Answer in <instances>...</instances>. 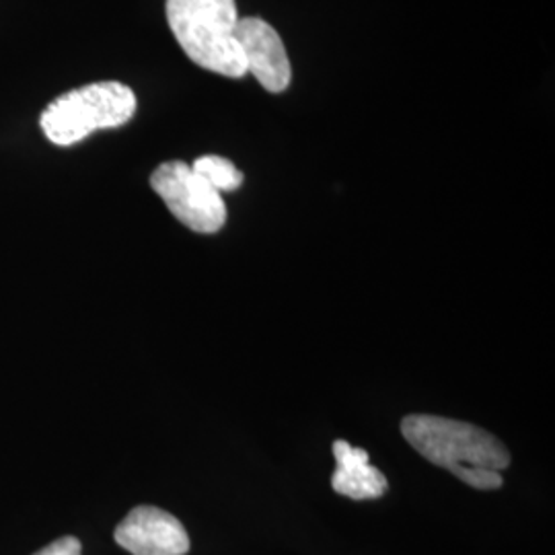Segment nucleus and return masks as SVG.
I'll return each mask as SVG.
<instances>
[{"label":"nucleus","instance_id":"obj_1","mask_svg":"<svg viewBox=\"0 0 555 555\" xmlns=\"http://www.w3.org/2000/svg\"><path fill=\"white\" fill-rule=\"evenodd\" d=\"M165 15L181 50L199 68L229 79L247 75L235 38V0H167Z\"/></svg>","mask_w":555,"mask_h":555},{"label":"nucleus","instance_id":"obj_2","mask_svg":"<svg viewBox=\"0 0 555 555\" xmlns=\"http://www.w3.org/2000/svg\"><path fill=\"white\" fill-rule=\"evenodd\" d=\"M401 433L420 455L444 467L461 481L474 469L502 472L511 465V453L490 433L449 417H403Z\"/></svg>","mask_w":555,"mask_h":555},{"label":"nucleus","instance_id":"obj_3","mask_svg":"<svg viewBox=\"0 0 555 555\" xmlns=\"http://www.w3.org/2000/svg\"><path fill=\"white\" fill-rule=\"evenodd\" d=\"M137 95L128 85L101 80L52 101L41 114L40 126L50 142L70 146L98 130L128 124L137 114Z\"/></svg>","mask_w":555,"mask_h":555},{"label":"nucleus","instance_id":"obj_4","mask_svg":"<svg viewBox=\"0 0 555 555\" xmlns=\"http://www.w3.org/2000/svg\"><path fill=\"white\" fill-rule=\"evenodd\" d=\"M151 188L159 194L171 215L194 233H219L227 222V206L208 181L183 160L163 163L151 176Z\"/></svg>","mask_w":555,"mask_h":555},{"label":"nucleus","instance_id":"obj_5","mask_svg":"<svg viewBox=\"0 0 555 555\" xmlns=\"http://www.w3.org/2000/svg\"><path fill=\"white\" fill-rule=\"evenodd\" d=\"M247 73L270 93H282L291 87L293 66L286 46L276 29L259 17L238 20L235 29Z\"/></svg>","mask_w":555,"mask_h":555},{"label":"nucleus","instance_id":"obj_6","mask_svg":"<svg viewBox=\"0 0 555 555\" xmlns=\"http://www.w3.org/2000/svg\"><path fill=\"white\" fill-rule=\"evenodd\" d=\"M116 543L132 555H185L190 537L178 518L155 506L130 511L116 529Z\"/></svg>","mask_w":555,"mask_h":555},{"label":"nucleus","instance_id":"obj_7","mask_svg":"<svg viewBox=\"0 0 555 555\" xmlns=\"http://www.w3.org/2000/svg\"><path fill=\"white\" fill-rule=\"evenodd\" d=\"M337 467L332 476V488L352 500H373L387 492V477L373 467L364 449H357L346 440L334 442Z\"/></svg>","mask_w":555,"mask_h":555},{"label":"nucleus","instance_id":"obj_8","mask_svg":"<svg viewBox=\"0 0 555 555\" xmlns=\"http://www.w3.org/2000/svg\"><path fill=\"white\" fill-rule=\"evenodd\" d=\"M192 169L199 178L208 181L217 192H235L243 183V173L235 167L233 160L224 159L219 155H204L194 160Z\"/></svg>","mask_w":555,"mask_h":555},{"label":"nucleus","instance_id":"obj_9","mask_svg":"<svg viewBox=\"0 0 555 555\" xmlns=\"http://www.w3.org/2000/svg\"><path fill=\"white\" fill-rule=\"evenodd\" d=\"M36 555H82V547L77 537H62L59 541L46 545Z\"/></svg>","mask_w":555,"mask_h":555}]
</instances>
